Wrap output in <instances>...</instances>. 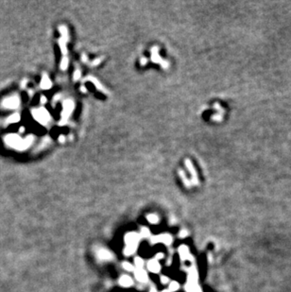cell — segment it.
Returning <instances> with one entry per match:
<instances>
[{"label":"cell","mask_w":291,"mask_h":292,"mask_svg":"<svg viewBox=\"0 0 291 292\" xmlns=\"http://www.w3.org/2000/svg\"><path fill=\"white\" fill-rule=\"evenodd\" d=\"M147 218L149 220V222H150L152 224H156L159 221V218L156 215H149V216L147 217Z\"/></svg>","instance_id":"7c38bea8"},{"label":"cell","mask_w":291,"mask_h":292,"mask_svg":"<svg viewBox=\"0 0 291 292\" xmlns=\"http://www.w3.org/2000/svg\"><path fill=\"white\" fill-rule=\"evenodd\" d=\"M185 289L187 292H201L197 283H188L185 286Z\"/></svg>","instance_id":"ba28073f"},{"label":"cell","mask_w":291,"mask_h":292,"mask_svg":"<svg viewBox=\"0 0 291 292\" xmlns=\"http://www.w3.org/2000/svg\"><path fill=\"white\" fill-rule=\"evenodd\" d=\"M150 292H157V290H156V288H154V286H152V288H151V289H150Z\"/></svg>","instance_id":"44dd1931"},{"label":"cell","mask_w":291,"mask_h":292,"mask_svg":"<svg viewBox=\"0 0 291 292\" xmlns=\"http://www.w3.org/2000/svg\"><path fill=\"white\" fill-rule=\"evenodd\" d=\"M139 235L142 236V237H149V236L150 235V232L147 228H143L141 230V233L139 234Z\"/></svg>","instance_id":"9a60e30c"},{"label":"cell","mask_w":291,"mask_h":292,"mask_svg":"<svg viewBox=\"0 0 291 292\" xmlns=\"http://www.w3.org/2000/svg\"><path fill=\"white\" fill-rule=\"evenodd\" d=\"M66 64H67V60H66V59H64V60H63V65H62L63 69H65V67H66Z\"/></svg>","instance_id":"d6986e66"},{"label":"cell","mask_w":291,"mask_h":292,"mask_svg":"<svg viewBox=\"0 0 291 292\" xmlns=\"http://www.w3.org/2000/svg\"><path fill=\"white\" fill-rule=\"evenodd\" d=\"M134 265L136 268H143V267H144V260L141 257L137 256L134 259Z\"/></svg>","instance_id":"8fae6325"},{"label":"cell","mask_w":291,"mask_h":292,"mask_svg":"<svg viewBox=\"0 0 291 292\" xmlns=\"http://www.w3.org/2000/svg\"><path fill=\"white\" fill-rule=\"evenodd\" d=\"M179 288H180V285H179V284L177 283V282H172V283H170V285H169V291H177L178 289H179Z\"/></svg>","instance_id":"2e32d148"},{"label":"cell","mask_w":291,"mask_h":292,"mask_svg":"<svg viewBox=\"0 0 291 292\" xmlns=\"http://www.w3.org/2000/svg\"><path fill=\"white\" fill-rule=\"evenodd\" d=\"M51 86V83H50V81H49L48 78L47 77H43V79L42 80V87L43 88H49Z\"/></svg>","instance_id":"5bb4252c"},{"label":"cell","mask_w":291,"mask_h":292,"mask_svg":"<svg viewBox=\"0 0 291 292\" xmlns=\"http://www.w3.org/2000/svg\"><path fill=\"white\" fill-rule=\"evenodd\" d=\"M140 239V235L136 233H129L125 236L126 245H134L138 246V242Z\"/></svg>","instance_id":"7a4b0ae2"},{"label":"cell","mask_w":291,"mask_h":292,"mask_svg":"<svg viewBox=\"0 0 291 292\" xmlns=\"http://www.w3.org/2000/svg\"><path fill=\"white\" fill-rule=\"evenodd\" d=\"M161 292H170L168 289H164V290H163V291H161Z\"/></svg>","instance_id":"7402d4cb"},{"label":"cell","mask_w":291,"mask_h":292,"mask_svg":"<svg viewBox=\"0 0 291 292\" xmlns=\"http://www.w3.org/2000/svg\"><path fill=\"white\" fill-rule=\"evenodd\" d=\"M164 258V254L163 253H157V254L155 255V260H159V259H163Z\"/></svg>","instance_id":"ac0fdd59"},{"label":"cell","mask_w":291,"mask_h":292,"mask_svg":"<svg viewBox=\"0 0 291 292\" xmlns=\"http://www.w3.org/2000/svg\"><path fill=\"white\" fill-rule=\"evenodd\" d=\"M97 257L99 258L100 260L108 261V260H111L113 256H112V253L109 251H107L105 249H101L97 251Z\"/></svg>","instance_id":"5b68a950"},{"label":"cell","mask_w":291,"mask_h":292,"mask_svg":"<svg viewBox=\"0 0 291 292\" xmlns=\"http://www.w3.org/2000/svg\"><path fill=\"white\" fill-rule=\"evenodd\" d=\"M137 247L138 246H134V245H127L124 250V253L126 255H131L135 252Z\"/></svg>","instance_id":"30bf717a"},{"label":"cell","mask_w":291,"mask_h":292,"mask_svg":"<svg viewBox=\"0 0 291 292\" xmlns=\"http://www.w3.org/2000/svg\"><path fill=\"white\" fill-rule=\"evenodd\" d=\"M119 284L122 285L123 288H130L133 285V280L131 279L128 275H123V276L119 279Z\"/></svg>","instance_id":"8992f818"},{"label":"cell","mask_w":291,"mask_h":292,"mask_svg":"<svg viewBox=\"0 0 291 292\" xmlns=\"http://www.w3.org/2000/svg\"><path fill=\"white\" fill-rule=\"evenodd\" d=\"M122 267H123V268L126 269V271H134V267H133V265H131L130 263H129V262H124V263L122 264Z\"/></svg>","instance_id":"4fadbf2b"},{"label":"cell","mask_w":291,"mask_h":292,"mask_svg":"<svg viewBox=\"0 0 291 292\" xmlns=\"http://www.w3.org/2000/svg\"><path fill=\"white\" fill-rule=\"evenodd\" d=\"M37 119L40 121V122H43V121H48L49 119V115H48V113L46 112L45 110H40V111H38V117H37Z\"/></svg>","instance_id":"9c48e42d"},{"label":"cell","mask_w":291,"mask_h":292,"mask_svg":"<svg viewBox=\"0 0 291 292\" xmlns=\"http://www.w3.org/2000/svg\"><path fill=\"white\" fill-rule=\"evenodd\" d=\"M147 269L153 273H158L159 271H161V265L159 264V262L155 259H152V260L149 261L147 263Z\"/></svg>","instance_id":"277c9868"},{"label":"cell","mask_w":291,"mask_h":292,"mask_svg":"<svg viewBox=\"0 0 291 292\" xmlns=\"http://www.w3.org/2000/svg\"><path fill=\"white\" fill-rule=\"evenodd\" d=\"M134 275L136 280H138L141 283H147L149 281V276H147V273L146 271H144L143 268H136L134 269Z\"/></svg>","instance_id":"3957f363"},{"label":"cell","mask_w":291,"mask_h":292,"mask_svg":"<svg viewBox=\"0 0 291 292\" xmlns=\"http://www.w3.org/2000/svg\"><path fill=\"white\" fill-rule=\"evenodd\" d=\"M179 252L180 256L183 260H186V259H190V253L188 251V248L185 246H180L179 248Z\"/></svg>","instance_id":"52a82bcc"},{"label":"cell","mask_w":291,"mask_h":292,"mask_svg":"<svg viewBox=\"0 0 291 292\" xmlns=\"http://www.w3.org/2000/svg\"><path fill=\"white\" fill-rule=\"evenodd\" d=\"M161 282H162L163 284H167V283L169 282V278L166 277V276H162V277H161Z\"/></svg>","instance_id":"e0dca14e"},{"label":"cell","mask_w":291,"mask_h":292,"mask_svg":"<svg viewBox=\"0 0 291 292\" xmlns=\"http://www.w3.org/2000/svg\"><path fill=\"white\" fill-rule=\"evenodd\" d=\"M186 235H187V233H186V232H180V237H185Z\"/></svg>","instance_id":"ffe728a7"},{"label":"cell","mask_w":291,"mask_h":292,"mask_svg":"<svg viewBox=\"0 0 291 292\" xmlns=\"http://www.w3.org/2000/svg\"><path fill=\"white\" fill-rule=\"evenodd\" d=\"M172 242V236L168 234H163L160 235L152 236L151 238V243H164L166 245H170Z\"/></svg>","instance_id":"6da1fadb"}]
</instances>
